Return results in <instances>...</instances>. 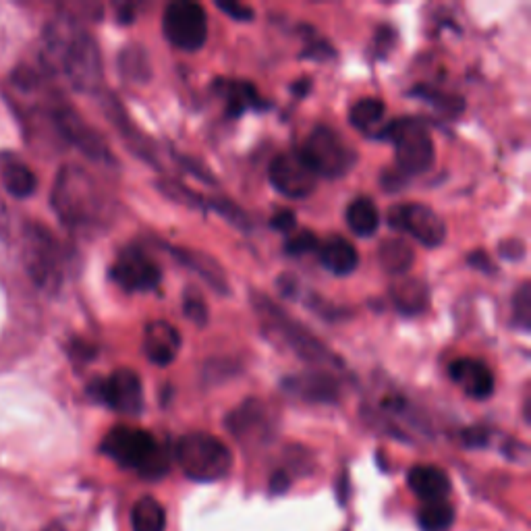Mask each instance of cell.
<instances>
[{
	"instance_id": "cell-1",
	"label": "cell",
	"mask_w": 531,
	"mask_h": 531,
	"mask_svg": "<svg viewBox=\"0 0 531 531\" xmlns=\"http://www.w3.org/2000/svg\"><path fill=\"white\" fill-rule=\"evenodd\" d=\"M42 63L59 71L75 92L96 94L102 88L100 46L73 13L63 11L44 25Z\"/></svg>"
},
{
	"instance_id": "cell-2",
	"label": "cell",
	"mask_w": 531,
	"mask_h": 531,
	"mask_svg": "<svg viewBox=\"0 0 531 531\" xmlns=\"http://www.w3.org/2000/svg\"><path fill=\"white\" fill-rule=\"evenodd\" d=\"M52 210L73 231L98 227L106 216V198L90 171L67 164L54 179L50 193Z\"/></svg>"
},
{
	"instance_id": "cell-3",
	"label": "cell",
	"mask_w": 531,
	"mask_h": 531,
	"mask_svg": "<svg viewBox=\"0 0 531 531\" xmlns=\"http://www.w3.org/2000/svg\"><path fill=\"white\" fill-rule=\"evenodd\" d=\"M100 451L119 467L135 469L144 480H160L169 471L164 446L146 430L117 426L104 436Z\"/></svg>"
},
{
	"instance_id": "cell-4",
	"label": "cell",
	"mask_w": 531,
	"mask_h": 531,
	"mask_svg": "<svg viewBox=\"0 0 531 531\" xmlns=\"http://www.w3.org/2000/svg\"><path fill=\"white\" fill-rule=\"evenodd\" d=\"M254 307L270 337H274L283 347L291 349L297 357L312 363V366L343 368V361L337 355L328 351L322 341H318L301 322L293 320L285 310H281L272 299L254 293Z\"/></svg>"
},
{
	"instance_id": "cell-5",
	"label": "cell",
	"mask_w": 531,
	"mask_h": 531,
	"mask_svg": "<svg viewBox=\"0 0 531 531\" xmlns=\"http://www.w3.org/2000/svg\"><path fill=\"white\" fill-rule=\"evenodd\" d=\"M65 251L54 233L42 222L23 225V266L30 281L44 293L61 291L65 281Z\"/></svg>"
},
{
	"instance_id": "cell-6",
	"label": "cell",
	"mask_w": 531,
	"mask_h": 531,
	"mask_svg": "<svg viewBox=\"0 0 531 531\" xmlns=\"http://www.w3.org/2000/svg\"><path fill=\"white\" fill-rule=\"evenodd\" d=\"M175 457L193 482H218L227 478L233 467L229 446L206 432H189L179 438Z\"/></svg>"
},
{
	"instance_id": "cell-7",
	"label": "cell",
	"mask_w": 531,
	"mask_h": 531,
	"mask_svg": "<svg viewBox=\"0 0 531 531\" xmlns=\"http://www.w3.org/2000/svg\"><path fill=\"white\" fill-rule=\"evenodd\" d=\"M380 137L393 142L397 171L405 177L424 175L432 169L436 150L428 127L417 119H399L382 127Z\"/></svg>"
},
{
	"instance_id": "cell-8",
	"label": "cell",
	"mask_w": 531,
	"mask_h": 531,
	"mask_svg": "<svg viewBox=\"0 0 531 531\" xmlns=\"http://www.w3.org/2000/svg\"><path fill=\"white\" fill-rule=\"evenodd\" d=\"M299 154L316 175L328 179L347 175L357 162V152L345 142V137L326 125H318L310 133Z\"/></svg>"
},
{
	"instance_id": "cell-9",
	"label": "cell",
	"mask_w": 531,
	"mask_h": 531,
	"mask_svg": "<svg viewBox=\"0 0 531 531\" xmlns=\"http://www.w3.org/2000/svg\"><path fill=\"white\" fill-rule=\"evenodd\" d=\"M48 119L61 135L65 142L73 148H77L83 156L98 162V164H115V156L110 152V146L106 144V139L83 119L77 110L63 102V100H54L48 106Z\"/></svg>"
},
{
	"instance_id": "cell-10",
	"label": "cell",
	"mask_w": 531,
	"mask_h": 531,
	"mask_svg": "<svg viewBox=\"0 0 531 531\" xmlns=\"http://www.w3.org/2000/svg\"><path fill=\"white\" fill-rule=\"evenodd\" d=\"M164 38L185 52L200 50L208 40V15L193 0H173L162 15Z\"/></svg>"
},
{
	"instance_id": "cell-11",
	"label": "cell",
	"mask_w": 531,
	"mask_h": 531,
	"mask_svg": "<svg viewBox=\"0 0 531 531\" xmlns=\"http://www.w3.org/2000/svg\"><path fill=\"white\" fill-rule=\"evenodd\" d=\"M88 393L92 399L121 415H139L144 409L142 380H139L137 372L129 368L115 370L106 378L94 380Z\"/></svg>"
},
{
	"instance_id": "cell-12",
	"label": "cell",
	"mask_w": 531,
	"mask_h": 531,
	"mask_svg": "<svg viewBox=\"0 0 531 531\" xmlns=\"http://www.w3.org/2000/svg\"><path fill=\"white\" fill-rule=\"evenodd\" d=\"M388 225L411 235L426 247H438L446 237L444 220L424 204H399L388 210Z\"/></svg>"
},
{
	"instance_id": "cell-13",
	"label": "cell",
	"mask_w": 531,
	"mask_h": 531,
	"mask_svg": "<svg viewBox=\"0 0 531 531\" xmlns=\"http://www.w3.org/2000/svg\"><path fill=\"white\" fill-rule=\"evenodd\" d=\"M270 185L291 200H303L316 191L318 175L297 152L278 154L268 166Z\"/></svg>"
},
{
	"instance_id": "cell-14",
	"label": "cell",
	"mask_w": 531,
	"mask_h": 531,
	"mask_svg": "<svg viewBox=\"0 0 531 531\" xmlns=\"http://www.w3.org/2000/svg\"><path fill=\"white\" fill-rule=\"evenodd\" d=\"M110 278L127 293H144L160 285L162 270L144 249L127 247L110 266Z\"/></svg>"
},
{
	"instance_id": "cell-15",
	"label": "cell",
	"mask_w": 531,
	"mask_h": 531,
	"mask_svg": "<svg viewBox=\"0 0 531 531\" xmlns=\"http://www.w3.org/2000/svg\"><path fill=\"white\" fill-rule=\"evenodd\" d=\"M281 386L291 397L307 403H337L341 399V382L320 368L287 376Z\"/></svg>"
},
{
	"instance_id": "cell-16",
	"label": "cell",
	"mask_w": 531,
	"mask_h": 531,
	"mask_svg": "<svg viewBox=\"0 0 531 531\" xmlns=\"http://www.w3.org/2000/svg\"><path fill=\"white\" fill-rule=\"evenodd\" d=\"M227 428L241 442H264L274 432L268 407L258 399H247L227 417Z\"/></svg>"
},
{
	"instance_id": "cell-17",
	"label": "cell",
	"mask_w": 531,
	"mask_h": 531,
	"mask_svg": "<svg viewBox=\"0 0 531 531\" xmlns=\"http://www.w3.org/2000/svg\"><path fill=\"white\" fill-rule=\"evenodd\" d=\"M449 374L463 393L475 401H484L494 393V374L480 359H455L449 366Z\"/></svg>"
},
{
	"instance_id": "cell-18",
	"label": "cell",
	"mask_w": 531,
	"mask_h": 531,
	"mask_svg": "<svg viewBox=\"0 0 531 531\" xmlns=\"http://www.w3.org/2000/svg\"><path fill=\"white\" fill-rule=\"evenodd\" d=\"M181 349V334L179 330L166 320H154L146 326L144 332V353L146 357L164 368L175 361Z\"/></svg>"
},
{
	"instance_id": "cell-19",
	"label": "cell",
	"mask_w": 531,
	"mask_h": 531,
	"mask_svg": "<svg viewBox=\"0 0 531 531\" xmlns=\"http://www.w3.org/2000/svg\"><path fill=\"white\" fill-rule=\"evenodd\" d=\"M166 249L171 251L173 258L183 264L187 270L198 274L202 281H206L214 291L227 295L229 293V285H227V274L225 270L220 268V264L216 260H212L204 251H193L187 247H171V245H164Z\"/></svg>"
},
{
	"instance_id": "cell-20",
	"label": "cell",
	"mask_w": 531,
	"mask_h": 531,
	"mask_svg": "<svg viewBox=\"0 0 531 531\" xmlns=\"http://www.w3.org/2000/svg\"><path fill=\"white\" fill-rule=\"evenodd\" d=\"M411 492L424 502L446 500L451 494V478L436 465H415L407 473Z\"/></svg>"
},
{
	"instance_id": "cell-21",
	"label": "cell",
	"mask_w": 531,
	"mask_h": 531,
	"mask_svg": "<svg viewBox=\"0 0 531 531\" xmlns=\"http://www.w3.org/2000/svg\"><path fill=\"white\" fill-rule=\"evenodd\" d=\"M316 251H318L320 264L332 274L347 276L357 268V262H359L357 249L353 247L351 241H347L341 235H332L324 239Z\"/></svg>"
},
{
	"instance_id": "cell-22",
	"label": "cell",
	"mask_w": 531,
	"mask_h": 531,
	"mask_svg": "<svg viewBox=\"0 0 531 531\" xmlns=\"http://www.w3.org/2000/svg\"><path fill=\"white\" fill-rule=\"evenodd\" d=\"M214 90L220 92V96L225 98L227 104V115L229 117H241L245 110L251 108H262L264 102L258 94V90L251 86L249 81H231V79H218L214 81Z\"/></svg>"
},
{
	"instance_id": "cell-23",
	"label": "cell",
	"mask_w": 531,
	"mask_h": 531,
	"mask_svg": "<svg viewBox=\"0 0 531 531\" xmlns=\"http://www.w3.org/2000/svg\"><path fill=\"white\" fill-rule=\"evenodd\" d=\"M0 177H3L5 189L13 195L15 200H27L32 198L38 189V177L36 173L21 160L7 158L0 166Z\"/></svg>"
},
{
	"instance_id": "cell-24",
	"label": "cell",
	"mask_w": 531,
	"mask_h": 531,
	"mask_svg": "<svg viewBox=\"0 0 531 531\" xmlns=\"http://www.w3.org/2000/svg\"><path fill=\"white\" fill-rule=\"evenodd\" d=\"M390 297H393L397 310L407 316L422 314L430 303V291L422 281H401L390 289Z\"/></svg>"
},
{
	"instance_id": "cell-25",
	"label": "cell",
	"mask_w": 531,
	"mask_h": 531,
	"mask_svg": "<svg viewBox=\"0 0 531 531\" xmlns=\"http://www.w3.org/2000/svg\"><path fill=\"white\" fill-rule=\"evenodd\" d=\"M347 225L357 237H372L380 227L378 206L370 198H357L347 208Z\"/></svg>"
},
{
	"instance_id": "cell-26",
	"label": "cell",
	"mask_w": 531,
	"mask_h": 531,
	"mask_svg": "<svg viewBox=\"0 0 531 531\" xmlns=\"http://www.w3.org/2000/svg\"><path fill=\"white\" fill-rule=\"evenodd\" d=\"M378 260L388 274L399 276L411 268L415 254H413V249L407 241L386 239V241H382V245L378 249Z\"/></svg>"
},
{
	"instance_id": "cell-27",
	"label": "cell",
	"mask_w": 531,
	"mask_h": 531,
	"mask_svg": "<svg viewBox=\"0 0 531 531\" xmlns=\"http://www.w3.org/2000/svg\"><path fill=\"white\" fill-rule=\"evenodd\" d=\"M133 531H164L166 513L160 502L152 496L139 498L131 511Z\"/></svg>"
},
{
	"instance_id": "cell-28",
	"label": "cell",
	"mask_w": 531,
	"mask_h": 531,
	"mask_svg": "<svg viewBox=\"0 0 531 531\" xmlns=\"http://www.w3.org/2000/svg\"><path fill=\"white\" fill-rule=\"evenodd\" d=\"M386 106L378 98H361L349 110V121L355 129L372 135L384 121Z\"/></svg>"
},
{
	"instance_id": "cell-29",
	"label": "cell",
	"mask_w": 531,
	"mask_h": 531,
	"mask_svg": "<svg viewBox=\"0 0 531 531\" xmlns=\"http://www.w3.org/2000/svg\"><path fill=\"white\" fill-rule=\"evenodd\" d=\"M119 67L125 79L133 83H146L152 77L150 69V57L144 46L139 44H129L123 48L119 57Z\"/></svg>"
},
{
	"instance_id": "cell-30",
	"label": "cell",
	"mask_w": 531,
	"mask_h": 531,
	"mask_svg": "<svg viewBox=\"0 0 531 531\" xmlns=\"http://www.w3.org/2000/svg\"><path fill=\"white\" fill-rule=\"evenodd\" d=\"M455 521V509L449 500L424 502L417 511V523L422 531H449Z\"/></svg>"
},
{
	"instance_id": "cell-31",
	"label": "cell",
	"mask_w": 531,
	"mask_h": 531,
	"mask_svg": "<svg viewBox=\"0 0 531 531\" xmlns=\"http://www.w3.org/2000/svg\"><path fill=\"white\" fill-rule=\"evenodd\" d=\"M513 324L521 332H529L531 328V287L529 283H523L513 297Z\"/></svg>"
},
{
	"instance_id": "cell-32",
	"label": "cell",
	"mask_w": 531,
	"mask_h": 531,
	"mask_svg": "<svg viewBox=\"0 0 531 531\" xmlns=\"http://www.w3.org/2000/svg\"><path fill=\"white\" fill-rule=\"evenodd\" d=\"M183 312L193 324L204 326L208 322V305L198 291L187 289L183 293Z\"/></svg>"
},
{
	"instance_id": "cell-33",
	"label": "cell",
	"mask_w": 531,
	"mask_h": 531,
	"mask_svg": "<svg viewBox=\"0 0 531 531\" xmlns=\"http://www.w3.org/2000/svg\"><path fill=\"white\" fill-rule=\"evenodd\" d=\"M320 241L312 231H295L289 233L285 241V251L289 256H305V254H314L318 249Z\"/></svg>"
},
{
	"instance_id": "cell-34",
	"label": "cell",
	"mask_w": 531,
	"mask_h": 531,
	"mask_svg": "<svg viewBox=\"0 0 531 531\" xmlns=\"http://www.w3.org/2000/svg\"><path fill=\"white\" fill-rule=\"evenodd\" d=\"M208 206H210L212 210H216L222 218H227V220L231 222V225H235L237 229H241V231H249V229H251L247 214H245L241 208H237L235 204H231V202H227V200H210Z\"/></svg>"
},
{
	"instance_id": "cell-35",
	"label": "cell",
	"mask_w": 531,
	"mask_h": 531,
	"mask_svg": "<svg viewBox=\"0 0 531 531\" xmlns=\"http://www.w3.org/2000/svg\"><path fill=\"white\" fill-rule=\"evenodd\" d=\"M218 9L225 11L235 21H251L254 19V9L239 3V0H218Z\"/></svg>"
},
{
	"instance_id": "cell-36",
	"label": "cell",
	"mask_w": 531,
	"mask_h": 531,
	"mask_svg": "<svg viewBox=\"0 0 531 531\" xmlns=\"http://www.w3.org/2000/svg\"><path fill=\"white\" fill-rule=\"evenodd\" d=\"M417 94L419 96H424L428 102H434L436 106H440V108H444V110H461L463 108V102L459 100V98H451L449 94H440V92H436V90H417Z\"/></svg>"
},
{
	"instance_id": "cell-37",
	"label": "cell",
	"mask_w": 531,
	"mask_h": 531,
	"mask_svg": "<svg viewBox=\"0 0 531 531\" xmlns=\"http://www.w3.org/2000/svg\"><path fill=\"white\" fill-rule=\"evenodd\" d=\"M272 227L278 229L281 233H291L295 231V214L291 210H281V212H276L274 218H272Z\"/></svg>"
},
{
	"instance_id": "cell-38",
	"label": "cell",
	"mask_w": 531,
	"mask_h": 531,
	"mask_svg": "<svg viewBox=\"0 0 531 531\" xmlns=\"http://www.w3.org/2000/svg\"><path fill=\"white\" fill-rule=\"evenodd\" d=\"M490 432L486 428H469L463 432V442L467 446H484L488 444Z\"/></svg>"
},
{
	"instance_id": "cell-39",
	"label": "cell",
	"mask_w": 531,
	"mask_h": 531,
	"mask_svg": "<svg viewBox=\"0 0 531 531\" xmlns=\"http://www.w3.org/2000/svg\"><path fill=\"white\" fill-rule=\"evenodd\" d=\"M291 486V478L287 471H276L272 478H270V492L272 494H281L287 492V488Z\"/></svg>"
},
{
	"instance_id": "cell-40",
	"label": "cell",
	"mask_w": 531,
	"mask_h": 531,
	"mask_svg": "<svg viewBox=\"0 0 531 531\" xmlns=\"http://www.w3.org/2000/svg\"><path fill=\"white\" fill-rule=\"evenodd\" d=\"M7 216V212H5V206H3V202H0V231H3L5 229V218Z\"/></svg>"
}]
</instances>
